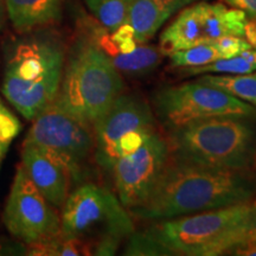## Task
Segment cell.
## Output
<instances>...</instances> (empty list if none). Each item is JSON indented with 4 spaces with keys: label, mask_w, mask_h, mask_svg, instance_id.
Instances as JSON below:
<instances>
[{
    "label": "cell",
    "mask_w": 256,
    "mask_h": 256,
    "mask_svg": "<svg viewBox=\"0 0 256 256\" xmlns=\"http://www.w3.org/2000/svg\"><path fill=\"white\" fill-rule=\"evenodd\" d=\"M196 81L220 89L256 107V70L247 74H206Z\"/></svg>",
    "instance_id": "16"
},
{
    "label": "cell",
    "mask_w": 256,
    "mask_h": 256,
    "mask_svg": "<svg viewBox=\"0 0 256 256\" xmlns=\"http://www.w3.org/2000/svg\"><path fill=\"white\" fill-rule=\"evenodd\" d=\"M255 192L248 170L209 168L171 156L150 196L130 212L144 220H168L249 203Z\"/></svg>",
    "instance_id": "2"
},
{
    "label": "cell",
    "mask_w": 256,
    "mask_h": 256,
    "mask_svg": "<svg viewBox=\"0 0 256 256\" xmlns=\"http://www.w3.org/2000/svg\"><path fill=\"white\" fill-rule=\"evenodd\" d=\"M8 147H10L8 142H0V160L4 159V156L6 154V152H8Z\"/></svg>",
    "instance_id": "28"
},
{
    "label": "cell",
    "mask_w": 256,
    "mask_h": 256,
    "mask_svg": "<svg viewBox=\"0 0 256 256\" xmlns=\"http://www.w3.org/2000/svg\"><path fill=\"white\" fill-rule=\"evenodd\" d=\"M228 255L236 256H256V238H248L244 242L235 246Z\"/></svg>",
    "instance_id": "24"
},
{
    "label": "cell",
    "mask_w": 256,
    "mask_h": 256,
    "mask_svg": "<svg viewBox=\"0 0 256 256\" xmlns=\"http://www.w3.org/2000/svg\"><path fill=\"white\" fill-rule=\"evenodd\" d=\"M156 130L148 102L122 92L92 126L96 164L110 172L118 159L136 151Z\"/></svg>",
    "instance_id": "7"
},
{
    "label": "cell",
    "mask_w": 256,
    "mask_h": 256,
    "mask_svg": "<svg viewBox=\"0 0 256 256\" xmlns=\"http://www.w3.org/2000/svg\"><path fill=\"white\" fill-rule=\"evenodd\" d=\"M22 130V122L0 98V142L11 144Z\"/></svg>",
    "instance_id": "22"
},
{
    "label": "cell",
    "mask_w": 256,
    "mask_h": 256,
    "mask_svg": "<svg viewBox=\"0 0 256 256\" xmlns=\"http://www.w3.org/2000/svg\"><path fill=\"white\" fill-rule=\"evenodd\" d=\"M8 18L18 34L40 30L60 20L62 0H4Z\"/></svg>",
    "instance_id": "15"
},
{
    "label": "cell",
    "mask_w": 256,
    "mask_h": 256,
    "mask_svg": "<svg viewBox=\"0 0 256 256\" xmlns=\"http://www.w3.org/2000/svg\"><path fill=\"white\" fill-rule=\"evenodd\" d=\"M170 158L168 139L156 130L136 151L115 162L110 174L118 198L128 210L146 200Z\"/></svg>",
    "instance_id": "12"
},
{
    "label": "cell",
    "mask_w": 256,
    "mask_h": 256,
    "mask_svg": "<svg viewBox=\"0 0 256 256\" xmlns=\"http://www.w3.org/2000/svg\"><path fill=\"white\" fill-rule=\"evenodd\" d=\"M126 209L108 188L84 183L70 192L60 209V235L87 243L92 255H114L134 232Z\"/></svg>",
    "instance_id": "6"
},
{
    "label": "cell",
    "mask_w": 256,
    "mask_h": 256,
    "mask_svg": "<svg viewBox=\"0 0 256 256\" xmlns=\"http://www.w3.org/2000/svg\"><path fill=\"white\" fill-rule=\"evenodd\" d=\"M222 58H232L240 55L242 51L252 49L246 38L238 36H223L214 42Z\"/></svg>",
    "instance_id": "23"
},
{
    "label": "cell",
    "mask_w": 256,
    "mask_h": 256,
    "mask_svg": "<svg viewBox=\"0 0 256 256\" xmlns=\"http://www.w3.org/2000/svg\"><path fill=\"white\" fill-rule=\"evenodd\" d=\"M115 68L127 75H144L151 72L160 63V51L154 46L138 44L132 52L120 54L118 51L108 55Z\"/></svg>",
    "instance_id": "17"
},
{
    "label": "cell",
    "mask_w": 256,
    "mask_h": 256,
    "mask_svg": "<svg viewBox=\"0 0 256 256\" xmlns=\"http://www.w3.org/2000/svg\"><path fill=\"white\" fill-rule=\"evenodd\" d=\"M122 92V78L110 57L94 37H86L66 58L52 104L92 127Z\"/></svg>",
    "instance_id": "4"
},
{
    "label": "cell",
    "mask_w": 256,
    "mask_h": 256,
    "mask_svg": "<svg viewBox=\"0 0 256 256\" xmlns=\"http://www.w3.org/2000/svg\"><path fill=\"white\" fill-rule=\"evenodd\" d=\"M200 0H130L127 23L139 44H145L172 16Z\"/></svg>",
    "instance_id": "14"
},
{
    "label": "cell",
    "mask_w": 256,
    "mask_h": 256,
    "mask_svg": "<svg viewBox=\"0 0 256 256\" xmlns=\"http://www.w3.org/2000/svg\"><path fill=\"white\" fill-rule=\"evenodd\" d=\"M92 14L106 30L113 32L127 23L130 0H84Z\"/></svg>",
    "instance_id": "19"
},
{
    "label": "cell",
    "mask_w": 256,
    "mask_h": 256,
    "mask_svg": "<svg viewBox=\"0 0 256 256\" xmlns=\"http://www.w3.org/2000/svg\"><path fill=\"white\" fill-rule=\"evenodd\" d=\"M246 40L250 44L252 49L256 50V19H248L244 25V36Z\"/></svg>",
    "instance_id": "26"
},
{
    "label": "cell",
    "mask_w": 256,
    "mask_h": 256,
    "mask_svg": "<svg viewBox=\"0 0 256 256\" xmlns=\"http://www.w3.org/2000/svg\"><path fill=\"white\" fill-rule=\"evenodd\" d=\"M250 204H252V208H254V209L256 210V197H255V200H252Z\"/></svg>",
    "instance_id": "30"
},
{
    "label": "cell",
    "mask_w": 256,
    "mask_h": 256,
    "mask_svg": "<svg viewBox=\"0 0 256 256\" xmlns=\"http://www.w3.org/2000/svg\"><path fill=\"white\" fill-rule=\"evenodd\" d=\"M234 8L244 12L249 18L256 19V0H224Z\"/></svg>",
    "instance_id": "25"
},
{
    "label": "cell",
    "mask_w": 256,
    "mask_h": 256,
    "mask_svg": "<svg viewBox=\"0 0 256 256\" xmlns=\"http://www.w3.org/2000/svg\"><path fill=\"white\" fill-rule=\"evenodd\" d=\"M153 107L156 118L168 130L214 116L256 118L254 106L198 81L162 88L154 95Z\"/></svg>",
    "instance_id": "8"
},
{
    "label": "cell",
    "mask_w": 256,
    "mask_h": 256,
    "mask_svg": "<svg viewBox=\"0 0 256 256\" xmlns=\"http://www.w3.org/2000/svg\"><path fill=\"white\" fill-rule=\"evenodd\" d=\"M6 18H8V12H6V6L4 0H0V32H2V28L5 26Z\"/></svg>",
    "instance_id": "27"
},
{
    "label": "cell",
    "mask_w": 256,
    "mask_h": 256,
    "mask_svg": "<svg viewBox=\"0 0 256 256\" xmlns=\"http://www.w3.org/2000/svg\"><path fill=\"white\" fill-rule=\"evenodd\" d=\"M255 119L214 116L168 130L171 156L209 168L248 170L256 154Z\"/></svg>",
    "instance_id": "5"
},
{
    "label": "cell",
    "mask_w": 256,
    "mask_h": 256,
    "mask_svg": "<svg viewBox=\"0 0 256 256\" xmlns=\"http://www.w3.org/2000/svg\"><path fill=\"white\" fill-rule=\"evenodd\" d=\"M2 160H0V168H2Z\"/></svg>",
    "instance_id": "31"
},
{
    "label": "cell",
    "mask_w": 256,
    "mask_h": 256,
    "mask_svg": "<svg viewBox=\"0 0 256 256\" xmlns=\"http://www.w3.org/2000/svg\"><path fill=\"white\" fill-rule=\"evenodd\" d=\"M2 223L24 244H34L60 234V212L38 191L19 164L2 211Z\"/></svg>",
    "instance_id": "11"
},
{
    "label": "cell",
    "mask_w": 256,
    "mask_h": 256,
    "mask_svg": "<svg viewBox=\"0 0 256 256\" xmlns=\"http://www.w3.org/2000/svg\"><path fill=\"white\" fill-rule=\"evenodd\" d=\"M24 144L52 152L68 165L74 183L82 182L95 153L92 127L50 104L32 120Z\"/></svg>",
    "instance_id": "9"
},
{
    "label": "cell",
    "mask_w": 256,
    "mask_h": 256,
    "mask_svg": "<svg viewBox=\"0 0 256 256\" xmlns=\"http://www.w3.org/2000/svg\"><path fill=\"white\" fill-rule=\"evenodd\" d=\"M64 64L66 51L56 36L38 30L19 34L4 49L2 94L32 121L55 101Z\"/></svg>",
    "instance_id": "3"
},
{
    "label": "cell",
    "mask_w": 256,
    "mask_h": 256,
    "mask_svg": "<svg viewBox=\"0 0 256 256\" xmlns=\"http://www.w3.org/2000/svg\"><path fill=\"white\" fill-rule=\"evenodd\" d=\"M183 76L206 75V74H247L256 70V50L248 49L232 58L217 60L206 66L194 68H179Z\"/></svg>",
    "instance_id": "18"
},
{
    "label": "cell",
    "mask_w": 256,
    "mask_h": 256,
    "mask_svg": "<svg viewBox=\"0 0 256 256\" xmlns=\"http://www.w3.org/2000/svg\"><path fill=\"white\" fill-rule=\"evenodd\" d=\"M249 238H256V229L250 234V236H249Z\"/></svg>",
    "instance_id": "29"
},
{
    "label": "cell",
    "mask_w": 256,
    "mask_h": 256,
    "mask_svg": "<svg viewBox=\"0 0 256 256\" xmlns=\"http://www.w3.org/2000/svg\"><path fill=\"white\" fill-rule=\"evenodd\" d=\"M30 255L38 256H78L92 255V247L76 238H64L60 234L48 241L28 246Z\"/></svg>",
    "instance_id": "20"
},
{
    "label": "cell",
    "mask_w": 256,
    "mask_h": 256,
    "mask_svg": "<svg viewBox=\"0 0 256 256\" xmlns=\"http://www.w3.org/2000/svg\"><path fill=\"white\" fill-rule=\"evenodd\" d=\"M255 156H256V154H255Z\"/></svg>",
    "instance_id": "32"
},
{
    "label": "cell",
    "mask_w": 256,
    "mask_h": 256,
    "mask_svg": "<svg viewBox=\"0 0 256 256\" xmlns=\"http://www.w3.org/2000/svg\"><path fill=\"white\" fill-rule=\"evenodd\" d=\"M128 238L126 255L218 256L249 238L256 229V210L249 203L152 220Z\"/></svg>",
    "instance_id": "1"
},
{
    "label": "cell",
    "mask_w": 256,
    "mask_h": 256,
    "mask_svg": "<svg viewBox=\"0 0 256 256\" xmlns=\"http://www.w3.org/2000/svg\"><path fill=\"white\" fill-rule=\"evenodd\" d=\"M170 62L174 68H194L222 60L220 54L215 43H206L200 46L188 48V49L178 50L168 55Z\"/></svg>",
    "instance_id": "21"
},
{
    "label": "cell",
    "mask_w": 256,
    "mask_h": 256,
    "mask_svg": "<svg viewBox=\"0 0 256 256\" xmlns=\"http://www.w3.org/2000/svg\"><path fill=\"white\" fill-rule=\"evenodd\" d=\"M248 16L223 4L196 2L182 10L160 34V52L170 55L178 50L212 43L223 36H244Z\"/></svg>",
    "instance_id": "10"
},
{
    "label": "cell",
    "mask_w": 256,
    "mask_h": 256,
    "mask_svg": "<svg viewBox=\"0 0 256 256\" xmlns=\"http://www.w3.org/2000/svg\"><path fill=\"white\" fill-rule=\"evenodd\" d=\"M20 165L32 184L51 206L58 210L62 209L74 183L68 165L43 147L24 142Z\"/></svg>",
    "instance_id": "13"
}]
</instances>
